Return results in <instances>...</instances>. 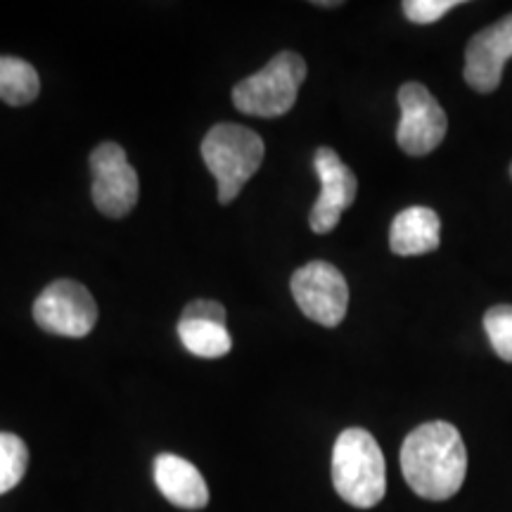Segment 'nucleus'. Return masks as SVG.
Returning <instances> with one entry per match:
<instances>
[{
    "label": "nucleus",
    "instance_id": "nucleus-11",
    "mask_svg": "<svg viewBox=\"0 0 512 512\" xmlns=\"http://www.w3.org/2000/svg\"><path fill=\"white\" fill-rule=\"evenodd\" d=\"M155 484L176 508L202 510L209 503V489L202 472L190 460L174 453H159L155 458Z\"/></svg>",
    "mask_w": 512,
    "mask_h": 512
},
{
    "label": "nucleus",
    "instance_id": "nucleus-9",
    "mask_svg": "<svg viewBox=\"0 0 512 512\" xmlns=\"http://www.w3.org/2000/svg\"><path fill=\"white\" fill-rule=\"evenodd\" d=\"M313 169L320 178V195L311 209L309 226L313 233L325 235L339 226L344 211L354 204L358 181L332 147H320L313 157Z\"/></svg>",
    "mask_w": 512,
    "mask_h": 512
},
{
    "label": "nucleus",
    "instance_id": "nucleus-18",
    "mask_svg": "<svg viewBox=\"0 0 512 512\" xmlns=\"http://www.w3.org/2000/svg\"><path fill=\"white\" fill-rule=\"evenodd\" d=\"M183 320H207V323L226 325V309L219 302L211 299H197L183 309Z\"/></svg>",
    "mask_w": 512,
    "mask_h": 512
},
{
    "label": "nucleus",
    "instance_id": "nucleus-8",
    "mask_svg": "<svg viewBox=\"0 0 512 512\" xmlns=\"http://www.w3.org/2000/svg\"><path fill=\"white\" fill-rule=\"evenodd\" d=\"M93 171V202L100 214L110 219H121L138 202V174L128 164L126 152L117 143L107 140L98 145L91 155Z\"/></svg>",
    "mask_w": 512,
    "mask_h": 512
},
{
    "label": "nucleus",
    "instance_id": "nucleus-5",
    "mask_svg": "<svg viewBox=\"0 0 512 512\" xmlns=\"http://www.w3.org/2000/svg\"><path fill=\"white\" fill-rule=\"evenodd\" d=\"M292 297L313 323L337 328L347 316L349 285L328 261H309L292 275Z\"/></svg>",
    "mask_w": 512,
    "mask_h": 512
},
{
    "label": "nucleus",
    "instance_id": "nucleus-14",
    "mask_svg": "<svg viewBox=\"0 0 512 512\" xmlns=\"http://www.w3.org/2000/svg\"><path fill=\"white\" fill-rule=\"evenodd\" d=\"M178 337H181L183 347L192 356L200 358H221L233 349V339H230L226 325L207 323V320H183L178 323Z\"/></svg>",
    "mask_w": 512,
    "mask_h": 512
},
{
    "label": "nucleus",
    "instance_id": "nucleus-10",
    "mask_svg": "<svg viewBox=\"0 0 512 512\" xmlns=\"http://www.w3.org/2000/svg\"><path fill=\"white\" fill-rule=\"evenodd\" d=\"M512 57V15L470 38L465 48V81L472 91L494 93Z\"/></svg>",
    "mask_w": 512,
    "mask_h": 512
},
{
    "label": "nucleus",
    "instance_id": "nucleus-12",
    "mask_svg": "<svg viewBox=\"0 0 512 512\" xmlns=\"http://www.w3.org/2000/svg\"><path fill=\"white\" fill-rule=\"evenodd\" d=\"M441 221L430 207H408L396 214L389 230V247L399 256L430 254L439 247Z\"/></svg>",
    "mask_w": 512,
    "mask_h": 512
},
{
    "label": "nucleus",
    "instance_id": "nucleus-3",
    "mask_svg": "<svg viewBox=\"0 0 512 512\" xmlns=\"http://www.w3.org/2000/svg\"><path fill=\"white\" fill-rule=\"evenodd\" d=\"M202 159L219 183V202L230 204L264 162V140L240 124H216L202 140Z\"/></svg>",
    "mask_w": 512,
    "mask_h": 512
},
{
    "label": "nucleus",
    "instance_id": "nucleus-19",
    "mask_svg": "<svg viewBox=\"0 0 512 512\" xmlns=\"http://www.w3.org/2000/svg\"><path fill=\"white\" fill-rule=\"evenodd\" d=\"M510 174H512V166H510Z\"/></svg>",
    "mask_w": 512,
    "mask_h": 512
},
{
    "label": "nucleus",
    "instance_id": "nucleus-6",
    "mask_svg": "<svg viewBox=\"0 0 512 512\" xmlns=\"http://www.w3.org/2000/svg\"><path fill=\"white\" fill-rule=\"evenodd\" d=\"M401 121L396 143L406 155L425 157L446 138L448 119L437 98L422 83L408 81L399 91Z\"/></svg>",
    "mask_w": 512,
    "mask_h": 512
},
{
    "label": "nucleus",
    "instance_id": "nucleus-1",
    "mask_svg": "<svg viewBox=\"0 0 512 512\" xmlns=\"http://www.w3.org/2000/svg\"><path fill=\"white\" fill-rule=\"evenodd\" d=\"M401 470L408 486L420 498L446 501L456 496L465 482V441L448 422H425L403 441Z\"/></svg>",
    "mask_w": 512,
    "mask_h": 512
},
{
    "label": "nucleus",
    "instance_id": "nucleus-4",
    "mask_svg": "<svg viewBox=\"0 0 512 512\" xmlns=\"http://www.w3.org/2000/svg\"><path fill=\"white\" fill-rule=\"evenodd\" d=\"M306 79V62L302 55L283 50L261 72L240 81L233 88V102L249 117H283L294 107L299 86Z\"/></svg>",
    "mask_w": 512,
    "mask_h": 512
},
{
    "label": "nucleus",
    "instance_id": "nucleus-17",
    "mask_svg": "<svg viewBox=\"0 0 512 512\" xmlns=\"http://www.w3.org/2000/svg\"><path fill=\"white\" fill-rule=\"evenodd\" d=\"M458 0H406L403 15L415 24H434L437 19L458 8Z\"/></svg>",
    "mask_w": 512,
    "mask_h": 512
},
{
    "label": "nucleus",
    "instance_id": "nucleus-13",
    "mask_svg": "<svg viewBox=\"0 0 512 512\" xmlns=\"http://www.w3.org/2000/svg\"><path fill=\"white\" fill-rule=\"evenodd\" d=\"M38 91H41V81L29 62L0 55V100L12 107H22L34 102Z\"/></svg>",
    "mask_w": 512,
    "mask_h": 512
},
{
    "label": "nucleus",
    "instance_id": "nucleus-15",
    "mask_svg": "<svg viewBox=\"0 0 512 512\" xmlns=\"http://www.w3.org/2000/svg\"><path fill=\"white\" fill-rule=\"evenodd\" d=\"M29 467V448L17 434L0 432V496L22 482Z\"/></svg>",
    "mask_w": 512,
    "mask_h": 512
},
{
    "label": "nucleus",
    "instance_id": "nucleus-7",
    "mask_svg": "<svg viewBox=\"0 0 512 512\" xmlns=\"http://www.w3.org/2000/svg\"><path fill=\"white\" fill-rule=\"evenodd\" d=\"M38 328L60 337H86L98 323V306L91 292L74 280H57L38 294L34 304Z\"/></svg>",
    "mask_w": 512,
    "mask_h": 512
},
{
    "label": "nucleus",
    "instance_id": "nucleus-16",
    "mask_svg": "<svg viewBox=\"0 0 512 512\" xmlns=\"http://www.w3.org/2000/svg\"><path fill=\"white\" fill-rule=\"evenodd\" d=\"M484 330L491 347L503 361L512 363V306L501 304L484 313Z\"/></svg>",
    "mask_w": 512,
    "mask_h": 512
},
{
    "label": "nucleus",
    "instance_id": "nucleus-2",
    "mask_svg": "<svg viewBox=\"0 0 512 512\" xmlns=\"http://www.w3.org/2000/svg\"><path fill=\"white\" fill-rule=\"evenodd\" d=\"M332 484L354 508H373L387 494V465L375 437L361 427L339 434L332 448Z\"/></svg>",
    "mask_w": 512,
    "mask_h": 512
}]
</instances>
